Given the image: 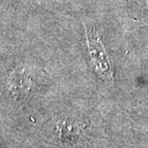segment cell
Listing matches in <instances>:
<instances>
[{
    "mask_svg": "<svg viewBox=\"0 0 148 148\" xmlns=\"http://www.w3.org/2000/svg\"><path fill=\"white\" fill-rule=\"evenodd\" d=\"M86 40L90 56L92 58V63L97 74L104 79L112 80V71L109 58L105 53L104 47L102 46L101 40L96 31L90 32L86 29Z\"/></svg>",
    "mask_w": 148,
    "mask_h": 148,
    "instance_id": "1",
    "label": "cell"
}]
</instances>
